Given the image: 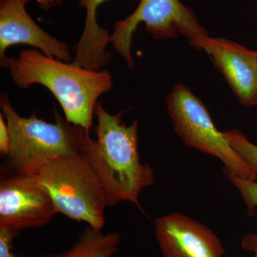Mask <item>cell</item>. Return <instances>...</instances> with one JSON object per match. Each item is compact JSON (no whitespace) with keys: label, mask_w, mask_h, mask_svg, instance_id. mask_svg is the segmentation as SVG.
Wrapping results in <instances>:
<instances>
[{"label":"cell","mask_w":257,"mask_h":257,"mask_svg":"<svg viewBox=\"0 0 257 257\" xmlns=\"http://www.w3.org/2000/svg\"><path fill=\"white\" fill-rule=\"evenodd\" d=\"M20 231L0 226V257H26L13 252V241Z\"/></svg>","instance_id":"obj_15"},{"label":"cell","mask_w":257,"mask_h":257,"mask_svg":"<svg viewBox=\"0 0 257 257\" xmlns=\"http://www.w3.org/2000/svg\"><path fill=\"white\" fill-rule=\"evenodd\" d=\"M106 0H79L80 7L87 10L85 25L82 36L76 45V55L72 63L89 70L100 71L112 59V52L107 50L111 43V35L100 28L96 20V11Z\"/></svg>","instance_id":"obj_11"},{"label":"cell","mask_w":257,"mask_h":257,"mask_svg":"<svg viewBox=\"0 0 257 257\" xmlns=\"http://www.w3.org/2000/svg\"><path fill=\"white\" fill-rule=\"evenodd\" d=\"M140 23L145 24L147 33L155 40H171L181 35L197 50H203L209 37L194 12L179 0H140L133 14L114 23V32L111 35L115 51L124 59L131 69L135 65L132 55V42Z\"/></svg>","instance_id":"obj_6"},{"label":"cell","mask_w":257,"mask_h":257,"mask_svg":"<svg viewBox=\"0 0 257 257\" xmlns=\"http://www.w3.org/2000/svg\"><path fill=\"white\" fill-rule=\"evenodd\" d=\"M127 110L112 114L98 101L96 139L89 138L83 157L92 166L105 193L108 207L121 202L133 203L142 211L139 197L144 189L155 183L152 167L142 163L138 150V120L126 125L122 121Z\"/></svg>","instance_id":"obj_1"},{"label":"cell","mask_w":257,"mask_h":257,"mask_svg":"<svg viewBox=\"0 0 257 257\" xmlns=\"http://www.w3.org/2000/svg\"><path fill=\"white\" fill-rule=\"evenodd\" d=\"M30 0H0V61L7 57V49L14 45L35 47L44 55L70 63L68 45L42 30L27 12Z\"/></svg>","instance_id":"obj_9"},{"label":"cell","mask_w":257,"mask_h":257,"mask_svg":"<svg viewBox=\"0 0 257 257\" xmlns=\"http://www.w3.org/2000/svg\"><path fill=\"white\" fill-rule=\"evenodd\" d=\"M10 147V134L6 119L3 113H0V156L6 159Z\"/></svg>","instance_id":"obj_16"},{"label":"cell","mask_w":257,"mask_h":257,"mask_svg":"<svg viewBox=\"0 0 257 257\" xmlns=\"http://www.w3.org/2000/svg\"><path fill=\"white\" fill-rule=\"evenodd\" d=\"M203 50L210 56L216 68L243 105L257 104V51L226 39L209 37Z\"/></svg>","instance_id":"obj_10"},{"label":"cell","mask_w":257,"mask_h":257,"mask_svg":"<svg viewBox=\"0 0 257 257\" xmlns=\"http://www.w3.org/2000/svg\"><path fill=\"white\" fill-rule=\"evenodd\" d=\"M167 104L175 133L186 146L219 159L225 168L242 178L256 180V172L216 128L204 103L189 87L176 84Z\"/></svg>","instance_id":"obj_5"},{"label":"cell","mask_w":257,"mask_h":257,"mask_svg":"<svg viewBox=\"0 0 257 257\" xmlns=\"http://www.w3.org/2000/svg\"><path fill=\"white\" fill-rule=\"evenodd\" d=\"M241 248L244 251L253 253V257H257V233H248L241 239Z\"/></svg>","instance_id":"obj_17"},{"label":"cell","mask_w":257,"mask_h":257,"mask_svg":"<svg viewBox=\"0 0 257 257\" xmlns=\"http://www.w3.org/2000/svg\"><path fill=\"white\" fill-rule=\"evenodd\" d=\"M0 107L10 134L6 165L9 172L35 175L42 166L55 159L83 155L90 136L55 111V123L40 119L36 113L25 118L17 112L8 93L0 96Z\"/></svg>","instance_id":"obj_3"},{"label":"cell","mask_w":257,"mask_h":257,"mask_svg":"<svg viewBox=\"0 0 257 257\" xmlns=\"http://www.w3.org/2000/svg\"><path fill=\"white\" fill-rule=\"evenodd\" d=\"M223 133L235 151L252 167L257 174V145L251 143L239 130L224 131Z\"/></svg>","instance_id":"obj_14"},{"label":"cell","mask_w":257,"mask_h":257,"mask_svg":"<svg viewBox=\"0 0 257 257\" xmlns=\"http://www.w3.org/2000/svg\"><path fill=\"white\" fill-rule=\"evenodd\" d=\"M43 257H47V254L44 255Z\"/></svg>","instance_id":"obj_19"},{"label":"cell","mask_w":257,"mask_h":257,"mask_svg":"<svg viewBox=\"0 0 257 257\" xmlns=\"http://www.w3.org/2000/svg\"><path fill=\"white\" fill-rule=\"evenodd\" d=\"M225 177L231 182L239 191L246 209L249 217L255 215L257 208V182L256 180L242 178L234 172L223 168Z\"/></svg>","instance_id":"obj_13"},{"label":"cell","mask_w":257,"mask_h":257,"mask_svg":"<svg viewBox=\"0 0 257 257\" xmlns=\"http://www.w3.org/2000/svg\"><path fill=\"white\" fill-rule=\"evenodd\" d=\"M155 233L164 257H222L225 252L208 226L181 213L157 218Z\"/></svg>","instance_id":"obj_8"},{"label":"cell","mask_w":257,"mask_h":257,"mask_svg":"<svg viewBox=\"0 0 257 257\" xmlns=\"http://www.w3.org/2000/svg\"><path fill=\"white\" fill-rule=\"evenodd\" d=\"M21 89L41 84L59 101L67 121L90 133L98 99L113 87L107 69L89 70L44 55L37 49L0 61Z\"/></svg>","instance_id":"obj_2"},{"label":"cell","mask_w":257,"mask_h":257,"mask_svg":"<svg viewBox=\"0 0 257 257\" xmlns=\"http://www.w3.org/2000/svg\"><path fill=\"white\" fill-rule=\"evenodd\" d=\"M38 4L44 10H51V8L57 6V5H62L63 0H37Z\"/></svg>","instance_id":"obj_18"},{"label":"cell","mask_w":257,"mask_h":257,"mask_svg":"<svg viewBox=\"0 0 257 257\" xmlns=\"http://www.w3.org/2000/svg\"><path fill=\"white\" fill-rule=\"evenodd\" d=\"M57 214L50 194L36 175L1 169L0 226L22 231L48 224Z\"/></svg>","instance_id":"obj_7"},{"label":"cell","mask_w":257,"mask_h":257,"mask_svg":"<svg viewBox=\"0 0 257 257\" xmlns=\"http://www.w3.org/2000/svg\"><path fill=\"white\" fill-rule=\"evenodd\" d=\"M35 175L50 194L57 214L97 230L105 226V193L83 155L50 161Z\"/></svg>","instance_id":"obj_4"},{"label":"cell","mask_w":257,"mask_h":257,"mask_svg":"<svg viewBox=\"0 0 257 257\" xmlns=\"http://www.w3.org/2000/svg\"><path fill=\"white\" fill-rule=\"evenodd\" d=\"M120 241L118 233H103L87 226L69 249L47 257H112L119 251Z\"/></svg>","instance_id":"obj_12"}]
</instances>
